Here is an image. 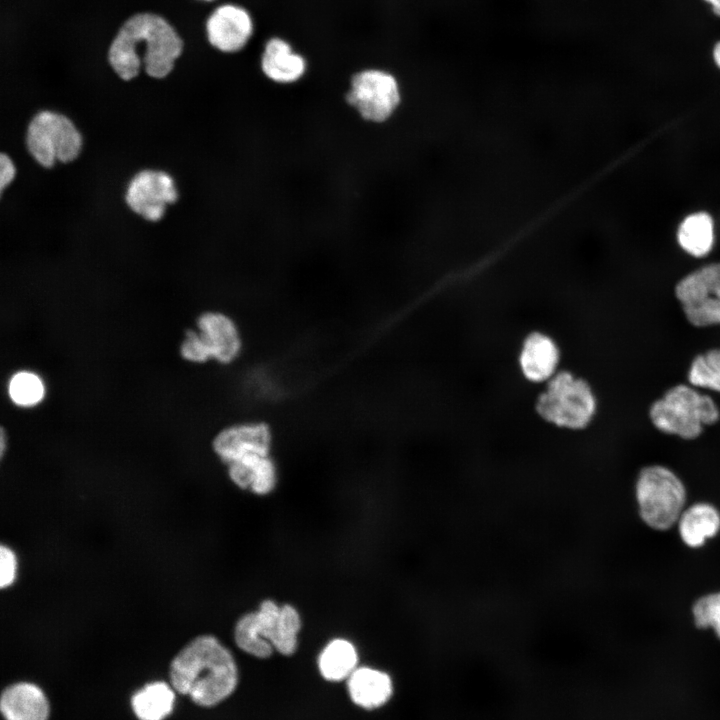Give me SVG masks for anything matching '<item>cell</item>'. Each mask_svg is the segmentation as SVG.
Wrapping results in <instances>:
<instances>
[{
	"label": "cell",
	"instance_id": "1",
	"mask_svg": "<svg viewBox=\"0 0 720 720\" xmlns=\"http://www.w3.org/2000/svg\"><path fill=\"white\" fill-rule=\"evenodd\" d=\"M239 670L231 651L212 634L186 643L169 665V683L196 705L213 707L236 690Z\"/></svg>",
	"mask_w": 720,
	"mask_h": 720
},
{
	"label": "cell",
	"instance_id": "2",
	"mask_svg": "<svg viewBox=\"0 0 720 720\" xmlns=\"http://www.w3.org/2000/svg\"><path fill=\"white\" fill-rule=\"evenodd\" d=\"M301 627L296 607L265 599L257 610L237 620L233 636L237 647L255 658L267 659L274 651L291 656L297 650Z\"/></svg>",
	"mask_w": 720,
	"mask_h": 720
},
{
	"label": "cell",
	"instance_id": "3",
	"mask_svg": "<svg viewBox=\"0 0 720 720\" xmlns=\"http://www.w3.org/2000/svg\"><path fill=\"white\" fill-rule=\"evenodd\" d=\"M648 417L663 434L695 440L706 427L719 422L720 407L709 393L689 383H677L650 404Z\"/></svg>",
	"mask_w": 720,
	"mask_h": 720
},
{
	"label": "cell",
	"instance_id": "4",
	"mask_svg": "<svg viewBox=\"0 0 720 720\" xmlns=\"http://www.w3.org/2000/svg\"><path fill=\"white\" fill-rule=\"evenodd\" d=\"M535 409L546 422L557 427L581 430L593 420L597 400L590 384L571 372L554 375L538 395Z\"/></svg>",
	"mask_w": 720,
	"mask_h": 720
},
{
	"label": "cell",
	"instance_id": "5",
	"mask_svg": "<svg viewBox=\"0 0 720 720\" xmlns=\"http://www.w3.org/2000/svg\"><path fill=\"white\" fill-rule=\"evenodd\" d=\"M635 495L642 520L655 530L671 528L685 509V485L664 465H647L639 471Z\"/></svg>",
	"mask_w": 720,
	"mask_h": 720
},
{
	"label": "cell",
	"instance_id": "6",
	"mask_svg": "<svg viewBox=\"0 0 720 720\" xmlns=\"http://www.w3.org/2000/svg\"><path fill=\"white\" fill-rule=\"evenodd\" d=\"M346 105L364 122L389 121L401 103V88L390 71L369 66L355 71L344 94Z\"/></svg>",
	"mask_w": 720,
	"mask_h": 720
},
{
	"label": "cell",
	"instance_id": "7",
	"mask_svg": "<svg viewBox=\"0 0 720 720\" xmlns=\"http://www.w3.org/2000/svg\"><path fill=\"white\" fill-rule=\"evenodd\" d=\"M143 45L142 66L148 76H168L181 56L184 42L166 18L152 12H139L120 26Z\"/></svg>",
	"mask_w": 720,
	"mask_h": 720
},
{
	"label": "cell",
	"instance_id": "8",
	"mask_svg": "<svg viewBox=\"0 0 720 720\" xmlns=\"http://www.w3.org/2000/svg\"><path fill=\"white\" fill-rule=\"evenodd\" d=\"M26 146L38 164L51 168L56 162L69 163L79 156L82 136L67 116L44 110L29 122Z\"/></svg>",
	"mask_w": 720,
	"mask_h": 720
},
{
	"label": "cell",
	"instance_id": "9",
	"mask_svg": "<svg viewBox=\"0 0 720 720\" xmlns=\"http://www.w3.org/2000/svg\"><path fill=\"white\" fill-rule=\"evenodd\" d=\"M256 23L251 11L238 3L220 4L205 22L207 41L222 54L242 52L252 41Z\"/></svg>",
	"mask_w": 720,
	"mask_h": 720
},
{
	"label": "cell",
	"instance_id": "10",
	"mask_svg": "<svg viewBox=\"0 0 720 720\" xmlns=\"http://www.w3.org/2000/svg\"><path fill=\"white\" fill-rule=\"evenodd\" d=\"M177 197L175 182L167 172L144 169L129 181L125 202L135 214L147 221L157 222Z\"/></svg>",
	"mask_w": 720,
	"mask_h": 720
},
{
	"label": "cell",
	"instance_id": "11",
	"mask_svg": "<svg viewBox=\"0 0 720 720\" xmlns=\"http://www.w3.org/2000/svg\"><path fill=\"white\" fill-rule=\"evenodd\" d=\"M273 434L263 421L234 424L221 430L212 442V448L226 465L255 455H270Z\"/></svg>",
	"mask_w": 720,
	"mask_h": 720
},
{
	"label": "cell",
	"instance_id": "12",
	"mask_svg": "<svg viewBox=\"0 0 720 720\" xmlns=\"http://www.w3.org/2000/svg\"><path fill=\"white\" fill-rule=\"evenodd\" d=\"M309 64L304 54L282 36L269 37L259 57V69L263 77L277 86H293L302 81Z\"/></svg>",
	"mask_w": 720,
	"mask_h": 720
},
{
	"label": "cell",
	"instance_id": "13",
	"mask_svg": "<svg viewBox=\"0 0 720 720\" xmlns=\"http://www.w3.org/2000/svg\"><path fill=\"white\" fill-rule=\"evenodd\" d=\"M197 326L212 359L229 364L239 357L243 347L242 335L230 316L222 312H205L198 318Z\"/></svg>",
	"mask_w": 720,
	"mask_h": 720
},
{
	"label": "cell",
	"instance_id": "14",
	"mask_svg": "<svg viewBox=\"0 0 720 720\" xmlns=\"http://www.w3.org/2000/svg\"><path fill=\"white\" fill-rule=\"evenodd\" d=\"M675 240L679 249L694 259L710 255L716 243V223L713 215L703 209L684 215L677 224Z\"/></svg>",
	"mask_w": 720,
	"mask_h": 720
},
{
	"label": "cell",
	"instance_id": "15",
	"mask_svg": "<svg viewBox=\"0 0 720 720\" xmlns=\"http://www.w3.org/2000/svg\"><path fill=\"white\" fill-rule=\"evenodd\" d=\"M0 710L5 720H48L49 702L42 689L30 682H17L1 693Z\"/></svg>",
	"mask_w": 720,
	"mask_h": 720
},
{
	"label": "cell",
	"instance_id": "16",
	"mask_svg": "<svg viewBox=\"0 0 720 720\" xmlns=\"http://www.w3.org/2000/svg\"><path fill=\"white\" fill-rule=\"evenodd\" d=\"M559 358V349L554 340L544 333L534 331L522 344L519 365L527 380L539 383L554 376Z\"/></svg>",
	"mask_w": 720,
	"mask_h": 720
},
{
	"label": "cell",
	"instance_id": "17",
	"mask_svg": "<svg viewBox=\"0 0 720 720\" xmlns=\"http://www.w3.org/2000/svg\"><path fill=\"white\" fill-rule=\"evenodd\" d=\"M351 701L365 710L384 706L393 695V682L389 674L371 667H357L347 679Z\"/></svg>",
	"mask_w": 720,
	"mask_h": 720
},
{
	"label": "cell",
	"instance_id": "18",
	"mask_svg": "<svg viewBox=\"0 0 720 720\" xmlns=\"http://www.w3.org/2000/svg\"><path fill=\"white\" fill-rule=\"evenodd\" d=\"M230 480L240 489L264 496L277 483V468L270 455L250 456L227 465Z\"/></svg>",
	"mask_w": 720,
	"mask_h": 720
},
{
	"label": "cell",
	"instance_id": "19",
	"mask_svg": "<svg viewBox=\"0 0 720 720\" xmlns=\"http://www.w3.org/2000/svg\"><path fill=\"white\" fill-rule=\"evenodd\" d=\"M677 523L684 544L699 548L720 531V512L709 503H695L684 509Z\"/></svg>",
	"mask_w": 720,
	"mask_h": 720
},
{
	"label": "cell",
	"instance_id": "20",
	"mask_svg": "<svg viewBox=\"0 0 720 720\" xmlns=\"http://www.w3.org/2000/svg\"><path fill=\"white\" fill-rule=\"evenodd\" d=\"M674 296L681 306L708 297L720 298V261L704 264L683 275L674 286Z\"/></svg>",
	"mask_w": 720,
	"mask_h": 720
},
{
	"label": "cell",
	"instance_id": "21",
	"mask_svg": "<svg viewBox=\"0 0 720 720\" xmlns=\"http://www.w3.org/2000/svg\"><path fill=\"white\" fill-rule=\"evenodd\" d=\"M175 690L170 683L154 681L131 697V708L138 720H164L173 711Z\"/></svg>",
	"mask_w": 720,
	"mask_h": 720
},
{
	"label": "cell",
	"instance_id": "22",
	"mask_svg": "<svg viewBox=\"0 0 720 720\" xmlns=\"http://www.w3.org/2000/svg\"><path fill=\"white\" fill-rule=\"evenodd\" d=\"M358 652L352 642L335 638L328 642L318 656L321 676L330 682L347 680L358 667Z\"/></svg>",
	"mask_w": 720,
	"mask_h": 720
},
{
	"label": "cell",
	"instance_id": "23",
	"mask_svg": "<svg viewBox=\"0 0 720 720\" xmlns=\"http://www.w3.org/2000/svg\"><path fill=\"white\" fill-rule=\"evenodd\" d=\"M687 383L705 392L720 393V347L708 349L692 359Z\"/></svg>",
	"mask_w": 720,
	"mask_h": 720
},
{
	"label": "cell",
	"instance_id": "24",
	"mask_svg": "<svg viewBox=\"0 0 720 720\" xmlns=\"http://www.w3.org/2000/svg\"><path fill=\"white\" fill-rule=\"evenodd\" d=\"M9 395L17 405L33 406L43 398L44 385L34 373L18 372L10 380Z\"/></svg>",
	"mask_w": 720,
	"mask_h": 720
},
{
	"label": "cell",
	"instance_id": "25",
	"mask_svg": "<svg viewBox=\"0 0 720 720\" xmlns=\"http://www.w3.org/2000/svg\"><path fill=\"white\" fill-rule=\"evenodd\" d=\"M681 308L686 321L695 328L720 326L719 297H708Z\"/></svg>",
	"mask_w": 720,
	"mask_h": 720
},
{
	"label": "cell",
	"instance_id": "26",
	"mask_svg": "<svg viewBox=\"0 0 720 720\" xmlns=\"http://www.w3.org/2000/svg\"><path fill=\"white\" fill-rule=\"evenodd\" d=\"M692 614L698 628H711L720 639V592L699 598L693 605Z\"/></svg>",
	"mask_w": 720,
	"mask_h": 720
},
{
	"label": "cell",
	"instance_id": "27",
	"mask_svg": "<svg viewBox=\"0 0 720 720\" xmlns=\"http://www.w3.org/2000/svg\"><path fill=\"white\" fill-rule=\"evenodd\" d=\"M181 355L184 359L195 362L204 363L212 359L210 351L200 335L199 331L188 330L186 339L181 345Z\"/></svg>",
	"mask_w": 720,
	"mask_h": 720
},
{
	"label": "cell",
	"instance_id": "28",
	"mask_svg": "<svg viewBox=\"0 0 720 720\" xmlns=\"http://www.w3.org/2000/svg\"><path fill=\"white\" fill-rule=\"evenodd\" d=\"M18 560L15 551L6 544L0 546V587H11L17 578Z\"/></svg>",
	"mask_w": 720,
	"mask_h": 720
},
{
	"label": "cell",
	"instance_id": "29",
	"mask_svg": "<svg viewBox=\"0 0 720 720\" xmlns=\"http://www.w3.org/2000/svg\"><path fill=\"white\" fill-rule=\"evenodd\" d=\"M16 176V167L12 159L5 153L0 155V192L11 184Z\"/></svg>",
	"mask_w": 720,
	"mask_h": 720
},
{
	"label": "cell",
	"instance_id": "30",
	"mask_svg": "<svg viewBox=\"0 0 720 720\" xmlns=\"http://www.w3.org/2000/svg\"><path fill=\"white\" fill-rule=\"evenodd\" d=\"M711 57L714 65L720 70V40L713 45Z\"/></svg>",
	"mask_w": 720,
	"mask_h": 720
},
{
	"label": "cell",
	"instance_id": "31",
	"mask_svg": "<svg viewBox=\"0 0 720 720\" xmlns=\"http://www.w3.org/2000/svg\"><path fill=\"white\" fill-rule=\"evenodd\" d=\"M711 10V12L720 17V0H702Z\"/></svg>",
	"mask_w": 720,
	"mask_h": 720
},
{
	"label": "cell",
	"instance_id": "32",
	"mask_svg": "<svg viewBox=\"0 0 720 720\" xmlns=\"http://www.w3.org/2000/svg\"><path fill=\"white\" fill-rule=\"evenodd\" d=\"M4 432H5L4 430L1 431V439H0V442H1L0 450H1V456H2V457H3L4 452H5V440H6V438H5V433H4Z\"/></svg>",
	"mask_w": 720,
	"mask_h": 720
},
{
	"label": "cell",
	"instance_id": "33",
	"mask_svg": "<svg viewBox=\"0 0 720 720\" xmlns=\"http://www.w3.org/2000/svg\"><path fill=\"white\" fill-rule=\"evenodd\" d=\"M202 1H207V2H209V1H214V0H202Z\"/></svg>",
	"mask_w": 720,
	"mask_h": 720
}]
</instances>
